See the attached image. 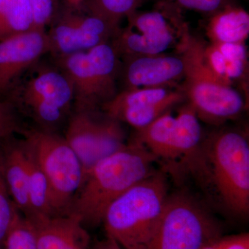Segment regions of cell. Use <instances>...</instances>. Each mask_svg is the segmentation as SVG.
I'll use <instances>...</instances> for the list:
<instances>
[{
  "label": "cell",
  "mask_w": 249,
  "mask_h": 249,
  "mask_svg": "<svg viewBox=\"0 0 249 249\" xmlns=\"http://www.w3.org/2000/svg\"><path fill=\"white\" fill-rule=\"evenodd\" d=\"M156 161L142 144L134 140L127 142L87 172L69 213L79 217L85 226L101 224L114 201L155 172Z\"/></svg>",
  "instance_id": "1"
},
{
  "label": "cell",
  "mask_w": 249,
  "mask_h": 249,
  "mask_svg": "<svg viewBox=\"0 0 249 249\" xmlns=\"http://www.w3.org/2000/svg\"><path fill=\"white\" fill-rule=\"evenodd\" d=\"M169 196L166 175L154 172L109 206L102 222L107 236L123 249H148Z\"/></svg>",
  "instance_id": "2"
},
{
  "label": "cell",
  "mask_w": 249,
  "mask_h": 249,
  "mask_svg": "<svg viewBox=\"0 0 249 249\" xmlns=\"http://www.w3.org/2000/svg\"><path fill=\"white\" fill-rule=\"evenodd\" d=\"M204 170L222 204L232 214L249 212V145L245 134L221 130L203 141L196 165Z\"/></svg>",
  "instance_id": "3"
},
{
  "label": "cell",
  "mask_w": 249,
  "mask_h": 249,
  "mask_svg": "<svg viewBox=\"0 0 249 249\" xmlns=\"http://www.w3.org/2000/svg\"><path fill=\"white\" fill-rule=\"evenodd\" d=\"M182 54L186 80L181 89L199 120L220 124L238 117L245 109L243 98L209 70L202 45L196 41L188 42L183 47Z\"/></svg>",
  "instance_id": "4"
},
{
  "label": "cell",
  "mask_w": 249,
  "mask_h": 249,
  "mask_svg": "<svg viewBox=\"0 0 249 249\" xmlns=\"http://www.w3.org/2000/svg\"><path fill=\"white\" fill-rule=\"evenodd\" d=\"M24 145L48 181L54 215L68 214L84 179L76 153L55 132L36 128L22 130Z\"/></svg>",
  "instance_id": "5"
},
{
  "label": "cell",
  "mask_w": 249,
  "mask_h": 249,
  "mask_svg": "<svg viewBox=\"0 0 249 249\" xmlns=\"http://www.w3.org/2000/svg\"><path fill=\"white\" fill-rule=\"evenodd\" d=\"M55 59L73 87L74 110L96 111L117 93L120 61L109 42Z\"/></svg>",
  "instance_id": "6"
},
{
  "label": "cell",
  "mask_w": 249,
  "mask_h": 249,
  "mask_svg": "<svg viewBox=\"0 0 249 249\" xmlns=\"http://www.w3.org/2000/svg\"><path fill=\"white\" fill-rule=\"evenodd\" d=\"M16 110L23 111L37 128L55 132L70 115L73 107V87L63 71L57 68L40 69L29 80L16 85L6 93Z\"/></svg>",
  "instance_id": "7"
},
{
  "label": "cell",
  "mask_w": 249,
  "mask_h": 249,
  "mask_svg": "<svg viewBox=\"0 0 249 249\" xmlns=\"http://www.w3.org/2000/svg\"><path fill=\"white\" fill-rule=\"evenodd\" d=\"M222 235L219 223L185 193L170 195L148 249H201Z\"/></svg>",
  "instance_id": "8"
},
{
  "label": "cell",
  "mask_w": 249,
  "mask_h": 249,
  "mask_svg": "<svg viewBox=\"0 0 249 249\" xmlns=\"http://www.w3.org/2000/svg\"><path fill=\"white\" fill-rule=\"evenodd\" d=\"M96 111L73 110L64 137L79 159L84 176L100 160L127 143L120 121L106 114L98 119Z\"/></svg>",
  "instance_id": "9"
},
{
  "label": "cell",
  "mask_w": 249,
  "mask_h": 249,
  "mask_svg": "<svg viewBox=\"0 0 249 249\" xmlns=\"http://www.w3.org/2000/svg\"><path fill=\"white\" fill-rule=\"evenodd\" d=\"M47 53L46 31L33 29L0 40V97L6 96L24 72Z\"/></svg>",
  "instance_id": "10"
},
{
  "label": "cell",
  "mask_w": 249,
  "mask_h": 249,
  "mask_svg": "<svg viewBox=\"0 0 249 249\" xmlns=\"http://www.w3.org/2000/svg\"><path fill=\"white\" fill-rule=\"evenodd\" d=\"M124 89L166 88L184 77L186 71L182 55H129L124 57Z\"/></svg>",
  "instance_id": "11"
},
{
  "label": "cell",
  "mask_w": 249,
  "mask_h": 249,
  "mask_svg": "<svg viewBox=\"0 0 249 249\" xmlns=\"http://www.w3.org/2000/svg\"><path fill=\"white\" fill-rule=\"evenodd\" d=\"M27 218L34 228L38 249H89V234L75 214Z\"/></svg>",
  "instance_id": "12"
},
{
  "label": "cell",
  "mask_w": 249,
  "mask_h": 249,
  "mask_svg": "<svg viewBox=\"0 0 249 249\" xmlns=\"http://www.w3.org/2000/svg\"><path fill=\"white\" fill-rule=\"evenodd\" d=\"M5 178L15 206L24 216L30 213L25 151L14 135L0 139Z\"/></svg>",
  "instance_id": "13"
},
{
  "label": "cell",
  "mask_w": 249,
  "mask_h": 249,
  "mask_svg": "<svg viewBox=\"0 0 249 249\" xmlns=\"http://www.w3.org/2000/svg\"><path fill=\"white\" fill-rule=\"evenodd\" d=\"M196 111L186 103L175 116L170 163L196 165L202 145V128Z\"/></svg>",
  "instance_id": "14"
},
{
  "label": "cell",
  "mask_w": 249,
  "mask_h": 249,
  "mask_svg": "<svg viewBox=\"0 0 249 249\" xmlns=\"http://www.w3.org/2000/svg\"><path fill=\"white\" fill-rule=\"evenodd\" d=\"M206 33L212 43H245L249 35V15L242 8L227 5L213 14Z\"/></svg>",
  "instance_id": "15"
},
{
  "label": "cell",
  "mask_w": 249,
  "mask_h": 249,
  "mask_svg": "<svg viewBox=\"0 0 249 249\" xmlns=\"http://www.w3.org/2000/svg\"><path fill=\"white\" fill-rule=\"evenodd\" d=\"M175 41L173 32L160 35L142 34L127 27L119 30L111 45L119 57L129 55H152L163 53Z\"/></svg>",
  "instance_id": "16"
},
{
  "label": "cell",
  "mask_w": 249,
  "mask_h": 249,
  "mask_svg": "<svg viewBox=\"0 0 249 249\" xmlns=\"http://www.w3.org/2000/svg\"><path fill=\"white\" fill-rule=\"evenodd\" d=\"M175 116L168 111L144 128L137 130L132 140L143 145L155 156L169 164Z\"/></svg>",
  "instance_id": "17"
},
{
  "label": "cell",
  "mask_w": 249,
  "mask_h": 249,
  "mask_svg": "<svg viewBox=\"0 0 249 249\" xmlns=\"http://www.w3.org/2000/svg\"><path fill=\"white\" fill-rule=\"evenodd\" d=\"M23 145L27 162L28 193L30 206V213L27 217L54 215L48 181L24 142Z\"/></svg>",
  "instance_id": "18"
},
{
  "label": "cell",
  "mask_w": 249,
  "mask_h": 249,
  "mask_svg": "<svg viewBox=\"0 0 249 249\" xmlns=\"http://www.w3.org/2000/svg\"><path fill=\"white\" fill-rule=\"evenodd\" d=\"M185 98L182 90H175L169 96L158 103H152L141 107L122 109L111 116L112 119L125 123L136 130L147 127L154 121L163 115L172 108L183 102Z\"/></svg>",
  "instance_id": "19"
},
{
  "label": "cell",
  "mask_w": 249,
  "mask_h": 249,
  "mask_svg": "<svg viewBox=\"0 0 249 249\" xmlns=\"http://www.w3.org/2000/svg\"><path fill=\"white\" fill-rule=\"evenodd\" d=\"M34 29L29 0H0V40Z\"/></svg>",
  "instance_id": "20"
},
{
  "label": "cell",
  "mask_w": 249,
  "mask_h": 249,
  "mask_svg": "<svg viewBox=\"0 0 249 249\" xmlns=\"http://www.w3.org/2000/svg\"><path fill=\"white\" fill-rule=\"evenodd\" d=\"M173 90L166 88H142L123 90L101 107L106 115L111 117L126 108L141 107L163 101Z\"/></svg>",
  "instance_id": "21"
},
{
  "label": "cell",
  "mask_w": 249,
  "mask_h": 249,
  "mask_svg": "<svg viewBox=\"0 0 249 249\" xmlns=\"http://www.w3.org/2000/svg\"><path fill=\"white\" fill-rule=\"evenodd\" d=\"M4 249H38L31 222L18 212L3 244Z\"/></svg>",
  "instance_id": "22"
},
{
  "label": "cell",
  "mask_w": 249,
  "mask_h": 249,
  "mask_svg": "<svg viewBox=\"0 0 249 249\" xmlns=\"http://www.w3.org/2000/svg\"><path fill=\"white\" fill-rule=\"evenodd\" d=\"M18 212L19 211L12 200L5 178L2 152L0 146V247L1 248Z\"/></svg>",
  "instance_id": "23"
},
{
  "label": "cell",
  "mask_w": 249,
  "mask_h": 249,
  "mask_svg": "<svg viewBox=\"0 0 249 249\" xmlns=\"http://www.w3.org/2000/svg\"><path fill=\"white\" fill-rule=\"evenodd\" d=\"M129 17L130 21L128 27L136 29L135 32L139 34L160 35L173 32L165 16L159 11L142 13Z\"/></svg>",
  "instance_id": "24"
},
{
  "label": "cell",
  "mask_w": 249,
  "mask_h": 249,
  "mask_svg": "<svg viewBox=\"0 0 249 249\" xmlns=\"http://www.w3.org/2000/svg\"><path fill=\"white\" fill-rule=\"evenodd\" d=\"M138 0H93L89 6L118 24L124 16H132Z\"/></svg>",
  "instance_id": "25"
},
{
  "label": "cell",
  "mask_w": 249,
  "mask_h": 249,
  "mask_svg": "<svg viewBox=\"0 0 249 249\" xmlns=\"http://www.w3.org/2000/svg\"><path fill=\"white\" fill-rule=\"evenodd\" d=\"M33 16L34 29L45 31L47 26L55 20L58 11V0H29Z\"/></svg>",
  "instance_id": "26"
},
{
  "label": "cell",
  "mask_w": 249,
  "mask_h": 249,
  "mask_svg": "<svg viewBox=\"0 0 249 249\" xmlns=\"http://www.w3.org/2000/svg\"><path fill=\"white\" fill-rule=\"evenodd\" d=\"M22 132L18 111L9 101L0 97V139Z\"/></svg>",
  "instance_id": "27"
},
{
  "label": "cell",
  "mask_w": 249,
  "mask_h": 249,
  "mask_svg": "<svg viewBox=\"0 0 249 249\" xmlns=\"http://www.w3.org/2000/svg\"><path fill=\"white\" fill-rule=\"evenodd\" d=\"M201 249H249V233L221 235Z\"/></svg>",
  "instance_id": "28"
},
{
  "label": "cell",
  "mask_w": 249,
  "mask_h": 249,
  "mask_svg": "<svg viewBox=\"0 0 249 249\" xmlns=\"http://www.w3.org/2000/svg\"><path fill=\"white\" fill-rule=\"evenodd\" d=\"M204 56L208 67L214 76L231 85L225 78L226 59L214 44L204 47Z\"/></svg>",
  "instance_id": "29"
},
{
  "label": "cell",
  "mask_w": 249,
  "mask_h": 249,
  "mask_svg": "<svg viewBox=\"0 0 249 249\" xmlns=\"http://www.w3.org/2000/svg\"><path fill=\"white\" fill-rule=\"evenodd\" d=\"M180 6L199 12L214 14L227 6V0H176Z\"/></svg>",
  "instance_id": "30"
},
{
  "label": "cell",
  "mask_w": 249,
  "mask_h": 249,
  "mask_svg": "<svg viewBox=\"0 0 249 249\" xmlns=\"http://www.w3.org/2000/svg\"><path fill=\"white\" fill-rule=\"evenodd\" d=\"M224 55L226 60H247V49L245 43H213Z\"/></svg>",
  "instance_id": "31"
},
{
  "label": "cell",
  "mask_w": 249,
  "mask_h": 249,
  "mask_svg": "<svg viewBox=\"0 0 249 249\" xmlns=\"http://www.w3.org/2000/svg\"><path fill=\"white\" fill-rule=\"evenodd\" d=\"M247 60H226L225 78L231 83L232 80L242 78L247 71Z\"/></svg>",
  "instance_id": "32"
},
{
  "label": "cell",
  "mask_w": 249,
  "mask_h": 249,
  "mask_svg": "<svg viewBox=\"0 0 249 249\" xmlns=\"http://www.w3.org/2000/svg\"><path fill=\"white\" fill-rule=\"evenodd\" d=\"M92 249H123L115 240L107 236L104 240L94 246Z\"/></svg>",
  "instance_id": "33"
},
{
  "label": "cell",
  "mask_w": 249,
  "mask_h": 249,
  "mask_svg": "<svg viewBox=\"0 0 249 249\" xmlns=\"http://www.w3.org/2000/svg\"><path fill=\"white\" fill-rule=\"evenodd\" d=\"M70 8H78L85 3V0H65Z\"/></svg>",
  "instance_id": "34"
},
{
  "label": "cell",
  "mask_w": 249,
  "mask_h": 249,
  "mask_svg": "<svg viewBox=\"0 0 249 249\" xmlns=\"http://www.w3.org/2000/svg\"><path fill=\"white\" fill-rule=\"evenodd\" d=\"M0 249H2V248H1V247H0Z\"/></svg>",
  "instance_id": "35"
}]
</instances>
